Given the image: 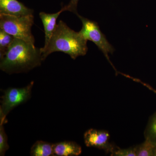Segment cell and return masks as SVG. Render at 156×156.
Here are the masks:
<instances>
[{
  "label": "cell",
  "instance_id": "obj_3",
  "mask_svg": "<svg viewBox=\"0 0 156 156\" xmlns=\"http://www.w3.org/2000/svg\"><path fill=\"white\" fill-rule=\"evenodd\" d=\"M34 23L33 14L16 17L0 14V29L16 38L34 45L35 39L31 32Z\"/></svg>",
  "mask_w": 156,
  "mask_h": 156
},
{
  "label": "cell",
  "instance_id": "obj_8",
  "mask_svg": "<svg viewBox=\"0 0 156 156\" xmlns=\"http://www.w3.org/2000/svg\"><path fill=\"white\" fill-rule=\"evenodd\" d=\"M65 11L66 10L64 7L60 11L54 14H48L44 12L39 13V16L44 26L45 38L44 46L41 48V50H44L47 48L57 25L56 20L62 12Z\"/></svg>",
  "mask_w": 156,
  "mask_h": 156
},
{
  "label": "cell",
  "instance_id": "obj_2",
  "mask_svg": "<svg viewBox=\"0 0 156 156\" xmlns=\"http://www.w3.org/2000/svg\"><path fill=\"white\" fill-rule=\"evenodd\" d=\"M87 41L77 32L69 28L62 20H59L50 42L44 50H41L43 61L50 54L55 52L68 54L72 59L84 56L88 51Z\"/></svg>",
  "mask_w": 156,
  "mask_h": 156
},
{
  "label": "cell",
  "instance_id": "obj_14",
  "mask_svg": "<svg viewBox=\"0 0 156 156\" xmlns=\"http://www.w3.org/2000/svg\"><path fill=\"white\" fill-rule=\"evenodd\" d=\"M8 140V136L4 128V124H0V156H5L9 149Z\"/></svg>",
  "mask_w": 156,
  "mask_h": 156
},
{
  "label": "cell",
  "instance_id": "obj_13",
  "mask_svg": "<svg viewBox=\"0 0 156 156\" xmlns=\"http://www.w3.org/2000/svg\"><path fill=\"white\" fill-rule=\"evenodd\" d=\"M14 38L0 29V58L5 55Z\"/></svg>",
  "mask_w": 156,
  "mask_h": 156
},
{
  "label": "cell",
  "instance_id": "obj_11",
  "mask_svg": "<svg viewBox=\"0 0 156 156\" xmlns=\"http://www.w3.org/2000/svg\"><path fill=\"white\" fill-rule=\"evenodd\" d=\"M145 139L156 146V112L150 117L144 133Z\"/></svg>",
  "mask_w": 156,
  "mask_h": 156
},
{
  "label": "cell",
  "instance_id": "obj_15",
  "mask_svg": "<svg viewBox=\"0 0 156 156\" xmlns=\"http://www.w3.org/2000/svg\"><path fill=\"white\" fill-rule=\"evenodd\" d=\"M111 155L114 156H136L135 147L126 149L116 147Z\"/></svg>",
  "mask_w": 156,
  "mask_h": 156
},
{
  "label": "cell",
  "instance_id": "obj_12",
  "mask_svg": "<svg viewBox=\"0 0 156 156\" xmlns=\"http://www.w3.org/2000/svg\"><path fill=\"white\" fill-rule=\"evenodd\" d=\"M156 146L147 140L135 146L136 156H154Z\"/></svg>",
  "mask_w": 156,
  "mask_h": 156
},
{
  "label": "cell",
  "instance_id": "obj_16",
  "mask_svg": "<svg viewBox=\"0 0 156 156\" xmlns=\"http://www.w3.org/2000/svg\"><path fill=\"white\" fill-rule=\"evenodd\" d=\"M79 0H70V2L67 6H64L66 11H69L73 12L74 14L77 15V4Z\"/></svg>",
  "mask_w": 156,
  "mask_h": 156
},
{
  "label": "cell",
  "instance_id": "obj_10",
  "mask_svg": "<svg viewBox=\"0 0 156 156\" xmlns=\"http://www.w3.org/2000/svg\"><path fill=\"white\" fill-rule=\"evenodd\" d=\"M30 154L32 156H55L53 144L42 140H38L31 148Z\"/></svg>",
  "mask_w": 156,
  "mask_h": 156
},
{
  "label": "cell",
  "instance_id": "obj_17",
  "mask_svg": "<svg viewBox=\"0 0 156 156\" xmlns=\"http://www.w3.org/2000/svg\"><path fill=\"white\" fill-rule=\"evenodd\" d=\"M133 80L135 81H136V82H139V83H142L143 85H144V86H145L146 87H147L148 89H149L150 90H151V91H152L153 92H154V93L156 94V90L155 89H154L153 88H152V87H150L149 85H148V84L144 83H143L142 82H141V81L137 80V79H133Z\"/></svg>",
  "mask_w": 156,
  "mask_h": 156
},
{
  "label": "cell",
  "instance_id": "obj_1",
  "mask_svg": "<svg viewBox=\"0 0 156 156\" xmlns=\"http://www.w3.org/2000/svg\"><path fill=\"white\" fill-rule=\"evenodd\" d=\"M0 59L1 70L9 74L27 72L40 66L43 61L40 49L16 38Z\"/></svg>",
  "mask_w": 156,
  "mask_h": 156
},
{
  "label": "cell",
  "instance_id": "obj_9",
  "mask_svg": "<svg viewBox=\"0 0 156 156\" xmlns=\"http://www.w3.org/2000/svg\"><path fill=\"white\" fill-rule=\"evenodd\" d=\"M55 156H77L82 153L80 146L73 141H64L53 144Z\"/></svg>",
  "mask_w": 156,
  "mask_h": 156
},
{
  "label": "cell",
  "instance_id": "obj_5",
  "mask_svg": "<svg viewBox=\"0 0 156 156\" xmlns=\"http://www.w3.org/2000/svg\"><path fill=\"white\" fill-rule=\"evenodd\" d=\"M77 16L82 23V27L79 32L85 40L94 43L100 50L112 65L109 58L108 54H112L115 49L101 30L97 23L83 17L78 14Z\"/></svg>",
  "mask_w": 156,
  "mask_h": 156
},
{
  "label": "cell",
  "instance_id": "obj_4",
  "mask_svg": "<svg viewBox=\"0 0 156 156\" xmlns=\"http://www.w3.org/2000/svg\"><path fill=\"white\" fill-rule=\"evenodd\" d=\"M34 85V82L32 81L25 87L9 88L5 90L0 106V124H5L6 117L10 112L30 98Z\"/></svg>",
  "mask_w": 156,
  "mask_h": 156
},
{
  "label": "cell",
  "instance_id": "obj_7",
  "mask_svg": "<svg viewBox=\"0 0 156 156\" xmlns=\"http://www.w3.org/2000/svg\"><path fill=\"white\" fill-rule=\"evenodd\" d=\"M34 10L17 0H0V14L20 17L33 14Z\"/></svg>",
  "mask_w": 156,
  "mask_h": 156
},
{
  "label": "cell",
  "instance_id": "obj_6",
  "mask_svg": "<svg viewBox=\"0 0 156 156\" xmlns=\"http://www.w3.org/2000/svg\"><path fill=\"white\" fill-rule=\"evenodd\" d=\"M109 138L110 134L108 131L92 128L84 134V142L87 147L103 150L111 154L116 147L110 143Z\"/></svg>",
  "mask_w": 156,
  "mask_h": 156
}]
</instances>
